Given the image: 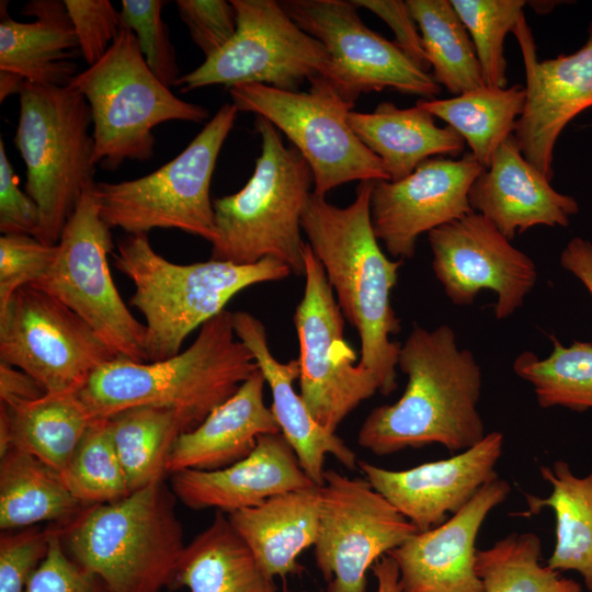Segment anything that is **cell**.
Listing matches in <instances>:
<instances>
[{
    "label": "cell",
    "mask_w": 592,
    "mask_h": 592,
    "mask_svg": "<svg viewBox=\"0 0 592 592\" xmlns=\"http://www.w3.org/2000/svg\"><path fill=\"white\" fill-rule=\"evenodd\" d=\"M428 239L433 272L454 305H471L480 291L490 289L501 320L523 305L536 283L533 260L479 213L433 229Z\"/></svg>",
    "instance_id": "cell-17"
},
{
    "label": "cell",
    "mask_w": 592,
    "mask_h": 592,
    "mask_svg": "<svg viewBox=\"0 0 592 592\" xmlns=\"http://www.w3.org/2000/svg\"><path fill=\"white\" fill-rule=\"evenodd\" d=\"M320 515V486L274 496L228 514L235 531L271 579L303 570L298 556L315 545Z\"/></svg>",
    "instance_id": "cell-27"
},
{
    "label": "cell",
    "mask_w": 592,
    "mask_h": 592,
    "mask_svg": "<svg viewBox=\"0 0 592 592\" xmlns=\"http://www.w3.org/2000/svg\"><path fill=\"white\" fill-rule=\"evenodd\" d=\"M115 357L77 314L32 285L0 310V362L29 374L45 394H77Z\"/></svg>",
    "instance_id": "cell-14"
},
{
    "label": "cell",
    "mask_w": 592,
    "mask_h": 592,
    "mask_svg": "<svg viewBox=\"0 0 592 592\" xmlns=\"http://www.w3.org/2000/svg\"><path fill=\"white\" fill-rule=\"evenodd\" d=\"M258 369L235 334L232 312L224 310L184 351L145 363L117 356L99 367L77 396L92 419L152 406L173 409L196 428Z\"/></svg>",
    "instance_id": "cell-3"
},
{
    "label": "cell",
    "mask_w": 592,
    "mask_h": 592,
    "mask_svg": "<svg viewBox=\"0 0 592 592\" xmlns=\"http://www.w3.org/2000/svg\"><path fill=\"white\" fill-rule=\"evenodd\" d=\"M14 144L26 166L25 192L38 207L36 238L57 244L83 192L95 184L92 117L82 93L25 81Z\"/></svg>",
    "instance_id": "cell-7"
},
{
    "label": "cell",
    "mask_w": 592,
    "mask_h": 592,
    "mask_svg": "<svg viewBox=\"0 0 592 592\" xmlns=\"http://www.w3.org/2000/svg\"><path fill=\"white\" fill-rule=\"evenodd\" d=\"M107 419L130 492L163 481L175 441L194 429L180 412L152 406L132 407Z\"/></svg>",
    "instance_id": "cell-34"
},
{
    "label": "cell",
    "mask_w": 592,
    "mask_h": 592,
    "mask_svg": "<svg viewBox=\"0 0 592 592\" xmlns=\"http://www.w3.org/2000/svg\"><path fill=\"white\" fill-rule=\"evenodd\" d=\"M550 340L553 351L546 358L530 351L517 355L515 374L533 386L542 408L592 409V343L574 341L565 346L554 335Z\"/></svg>",
    "instance_id": "cell-36"
},
{
    "label": "cell",
    "mask_w": 592,
    "mask_h": 592,
    "mask_svg": "<svg viewBox=\"0 0 592 592\" xmlns=\"http://www.w3.org/2000/svg\"><path fill=\"white\" fill-rule=\"evenodd\" d=\"M38 207L34 200L18 186L16 175L0 138V232L36 236Z\"/></svg>",
    "instance_id": "cell-46"
},
{
    "label": "cell",
    "mask_w": 592,
    "mask_h": 592,
    "mask_svg": "<svg viewBox=\"0 0 592 592\" xmlns=\"http://www.w3.org/2000/svg\"><path fill=\"white\" fill-rule=\"evenodd\" d=\"M540 476L551 491L539 498L526 494L527 511L538 514L548 508L555 514L556 544L546 565L556 571H576L592 592V471L579 477L565 460L540 466Z\"/></svg>",
    "instance_id": "cell-31"
},
{
    "label": "cell",
    "mask_w": 592,
    "mask_h": 592,
    "mask_svg": "<svg viewBox=\"0 0 592 592\" xmlns=\"http://www.w3.org/2000/svg\"><path fill=\"white\" fill-rule=\"evenodd\" d=\"M26 592H111L95 574L66 551L58 526H53L48 553L33 574Z\"/></svg>",
    "instance_id": "cell-45"
},
{
    "label": "cell",
    "mask_w": 592,
    "mask_h": 592,
    "mask_svg": "<svg viewBox=\"0 0 592 592\" xmlns=\"http://www.w3.org/2000/svg\"><path fill=\"white\" fill-rule=\"evenodd\" d=\"M173 587L191 592H276L273 579L220 511L185 545Z\"/></svg>",
    "instance_id": "cell-30"
},
{
    "label": "cell",
    "mask_w": 592,
    "mask_h": 592,
    "mask_svg": "<svg viewBox=\"0 0 592 592\" xmlns=\"http://www.w3.org/2000/svg\"><path fill=\"white\" fill-rule=\"evenodd\" d=\"M80 54L92 66L111 48L122 30V16L109 0H65Z\"/></svg>",
    "instance_id": "cell-43"
},
{
    "label": "cell",
    "mask_w": 592,
    "mask_h": 592,
    "mask_svg": "<svg viewBox=\"0 0 592 592\" xmlns=\"http://www.w3.org/2000/svg\"><path fill=\"white\" fill-rule=\"evenodd\" d=\"M502 451L503 434L493 431L456 455L409 469L390 470L365 460L357 466L376 491L424 532L445 522L498 477L496 465Z\"/></svg>",
    "instance_id": "cell-20"
},
{
    "label": "cell",
    "mask_w": 592,
    "mask_h": 592,
    "mask_svg": "<svg viewBox=\"0 0 592 592\" xmlns=\"http://www.w3.org/2000/svg\"><path fill=\"white\" fill-rule=\"evenodd\" d=\"M234 37L175 86L189 92L208 86L264 84L297 91L316 77L328 80L332 59L326 47L300 29L274 0H231Z\"/></svg>",
    "instance_id": "cell-12"
},
{
    "label": "cell",
    "mask_w": 592,
    "mask_h": 592,
    "mask_svg": "<svg viewBox=\"0 0 592 592\" xmlns=\"http://www.w3.org/2000/svg\"><path fill=\"white\" fill-rule=\"evenodd\" d=\"M482 169L466 153L460 159L430 158L399 181H373L376 238L397 260L412 259L419 236L474 212L469 191Z\"/></svg>",
    "instance_id": "cell-18"
},
{
    "label": "cell",
    "mask_w": 592,
    "mask_h": 592,
    "mask_svg": "<svg viewBox=\"0 0 592 592\" xmlns=\"http://www.w3.org/2000/svg\"><path fill=\"white\" fill-rule=\"evenodd\" d=\"M164 1L123 0L122 27L132 30L152 73L167 87L175 86L180 75L169 31L161 16Z\"/></svg>",
    "instance_id": "cell-40"
},
{
    "label": "cell",
    "mask_w": 592,
    "mask_h": 592,
    "mask_svg": "<svg viewBox=\"0 0 592 592\" xmlns=\"http://www.w3.org/2000/svg\"><path fill=\"white\" fill-rule=\"evenodd\" d=\"M44 395L43 388L29 374L0 362V405L15 406Z\"/></svg>",
    "instance_id": "cell-48"
},
{
    "label": "cell",
    "mask_w": 592,
    "mask_h": 592,
    "mask_svg": "<svg viewBox=\"0 0 592 592\" xmlns=\"http://www.w3.org/2000/svg\"><path fill=\"white\" fill-rule=\"evenodd\" d=\"M357 8L375 13L386 22L395 34L396 45L421 70L431 69L426 58L421 34L412 19L406 1L400 0H352Z\"/></svg>",
    "instance_id": "cell-47"
},
{
    "label": "cell",
    "mask_w": 592,
    "mask_h": 592,
    "mask_svg": "<svg viewBox=\"0 0 592 592\" xmlns=\"http://www.w3.org/2000/svg\"><path fill=\"white\" fill-rule=\"evenodd\" d=\"M53 526L2 531L0 535V592H26L45 559Z\"/></svg>",
    "instance_id": "cell-42"
},
{
    "label": "cell",
    "mask_w": 592,
    "mask_h": 592,
    "mask_svg": "<svg viewBox=\"0 0 592 592\" xmlns=\"http://www.w3.org/2000/svg\"><path fill=\"white\" fill-rule=\"evenodd\" d=\"M265 383L255 371L202 423L182 433L169 455L168 474L224 468L249 455L260 435L281 433L264 401Z\"/></svg>",
    "instance_id": "cell-25"
},
{
    "label": "cell",
    "mask_w": 592,
    "mask_h": 592,
    "mask_svg": "<svg viewBox=\"0 0 592 592\" xmlns=\"http://www.w3.org/2000/svg\"><path fill=\"white\" fill-rule=\"evenodd\" d=\"M285 12L317 38L332 59L329 81L349 102L362 93L392 89L432 100L440 94L429 72L417 67L396 45L366 26L357 7L345 0H282Z\"/></svg>",
    "instance_id": "cell-16"
},
{
    "label": "cell",
    "mask_w": 592,
    "mask_h": 592,
    "mask_svg": "<svg viewBox=\"0 0 592 592\" xmlns=\"http://www.w3.org/2000/svg\"><path fill=\"white\" fill-rule=\"evenodd\" d=\"M560 264L583 284L592 297V243L581 237L572 238L560 254Z\"/></svg>",
    "instance_id": "cell-49"
},
{
    "label": "cell",
    "mask_w": 592,
    "mask_h": 592,
    "mask_svg": "<svg viewBox=\"0 0 592 592\" xmlns=\"http://www.w3.org/2000/svg\"><path fill=\"white\" fill-rule=\"evenodd\" d=\"M175 499L160 481L56 525L68 555L111 592H160L173 587L185 548Z\"/></svg>",
    "instance_id": "cell-4"
},
{
    "label": "cell",
    "mask_w": 592,
    "mask_h": 592,
    "mask_svg": "<svg viewBox=\"0 0 592 592\" xmlns=\"http://www.w3.org/2000/svg\"><path fill=\"white\" fill-rule=\"evenodd\" d=\"M304 294L295 308L299 342L300 397L315 420L330 432L361 402L379 391L375 375L356 362L344 340V317L325 270L306 242Z\"/></svg>",
    "instance_id": "cell-13"
},
{
    "label": "cell",
    "mask_w": 592,
    "mask_h": 592,
    "mask_svg": "<svg viewBox=\"0 0 592 592\" xmlns=\"http://www.w3.org/2000/svg\"><path fill=\"white\" fill-rule=\"evenodd\" d=\"M115 266L134 284L130 306L145 318L148 362L180 352L186 337L225 310L239 292L286 278L291 267L266 258L253 264L209 260L177 264L158 254L148 235H127Z\"/></svg>",
    "instance_id": "cell-5"
},
{
    "label": "cell",
    "mask_w": 592,
    "mask_h": 592,
    "mask_svg": "<svg viewBox=\"0 0 592 592\" xmlns=\"http://www.w3.org/2000/svg\"><path fill=\"white\" fill-rule=\"evenodd\" d=\"M61 476L83 506L115 502L130 493L107 418L92 419Z\"/></svg>",
    "instance_id": "cell-38"
},
{
    "label": "cell",
    "mask_w": 592,
    "mask_h": 592,
    "mask_svg": "<svg viewBox=\"0 0 592 592\" xmlns=\"http://www.w3.org/2000/svg\"><path fill=\"white\" fill-rule=\"evenodd\" d=\"M525 104V88L482 87L443 100H419L415 105L444 121L471 150V156L488 168L498 148L513 135Z\"/></svg>",
    "instance_id": "cell-33"
},
{
    "label": "cell",
    "mask_w": 592,
    "mask_h": 592,
    "mask_svg": "<svg viewBox=\"0 0 592 592\" xmlns=\"http://www.w3.org/2000/svg\"><path fill=\"white\" fill-rule=\"evenodd\" d=\"M261 153L247 184L237 193L213 200L217 238L212 260L253 264L271 258L304 273L301 215L314 189L311 169L281 132L255 117Z\"/></svg>",
    "instance_id": "cell-6"
},
{
    "label": "cell",
    "mask_w": 592,
    "mask_h": 592,
    "mask_svg": "<svg viewBox=\"0 0 592 592\" xmlns=\"http://www.w3.org/2000/svg\"><path fill=\"white\" fill-rule=\"evenodd\" d=\"M372 569L377 580L376 592H401L399 568L390 556L382 557Z\"/></svg>",
    "instance_id": "cell-50"
},
{
    "label": "cell",
    "mask_w": 592,
    "mask_h": 592,
    "mask_svg": "<svg viewBox=\"0 0 592 592\" xmlns=\"http://www.w3.org/2000/svg\"><path fill=\"white\" fill-rule=\"evenodd\" d=\"M510 491V483L498 476L445 522L391 550L401 592H483L476 572V538L487 515Z\"/></svg>",
    "instance_id": "cell-21"
},
{
    "label": "cell",
    "mask_w": 592,
    "mask_h": 592,
    "mask_svg": "<svg viewBox=\"0 0 592 592\" xmlns=\"http://www.w3.org/2000/svg\"><path fill=\"white\" fill-rule=\"evenodd\" d=\"M311 486L315 483L282 433L260 435L249 455L224 468L171 474V490L184 505L227 514Z\"/></svg>",
    "instance_id": "cell-22"
},
{
    "label": "cell",
    "mask_w": 592,
    "mask_h": 592,
    "mask_svg": "<svg viewBox=\"0 0 592 592\" xmlns=\"http://www.w3.org/2000/svg\"><path fill=\"white\" fill-rule=\"evenodd\" d=\"M25 80L12 72L0 71V101L12 93H20Z\"/></svg>",
    "instance_id": "cell-51"
},
{
    "label": "cell",
    "mask_w": 592,
    "mask_h": 592,
    "mask_svg": "<svg viewBox=\"0 0 592 592\" xmlns=\"http://www.w3.org/2000/svg\"><path fill=\"white\" fill-rule=\"evenodd\" d=\"M19 22L7 14L0 22V71L12 72L39 86L66 87L75 79L79 42L65 1L34 0Z\"/></svg>",
    "instance_id": "cell-26"
},
{
    "label": "cell",
    "mask_w": 592,
    "mask_h": 592,
    "mask_svg": "<svg viewBox=\"0 0 592 592\" xmlns=\"http://www.w3.org/2000/svg\"><path fill=\"white\" fill-rule=\"evenodd\" d=\"M303 592H307V591H303Z\"/></svg>",
    "instance_id": "cell-52"
},
{
    "label": "cell",
    "mask_w": 592,
    "mask_h": 592,
    "mask_svg": "<svg viewBox=\"0 0 592 592\" xmlns=\"http://www.w3.org/2000/svg\"><path fill=\"white\" fill-rule=\"evenodd\" d=\"M237 113L235 104H224L181 153L145 177L95 183L105 224L127 235L173 228L213 243L217 231L210 181Z\"/></svg>",
    "instance_id": "cell-9"
},
{
    "label": "cell",
    "mask_w": 592,
    "mask_h": 592,
    "mask_svg": "<svg viewBox=\"0 0 592 592\" xmlns=\"http://www.w3.org/2000/svg\"><path fill=\"white\" fill-rule=\"evenodd\" d=\"M57 244H47L31 235L0 237V310L23 286L37 282L50 267Z\"/></svg>",
    "instance_id": "cell-41"
},
{
    "label": "cell",
    "mask_w": 592,
    "mask_h": 592,
    "mask_svg": "<svg viewBox=\"0 0 592 592\" xmlns=\"http://www.w3.org/2000/svg\"><path fill=\"white\" fill-rule=\"evenodd\" d=\"M432 69V78L456 95L485 87L471 38L451 0H407Z\"/></svg>",
    "instance_id": "cell-35"
},
{
    "label": "cell",
    "mask_w": 592,
    "mask_h": 592,
    "mask_svg": "<svg viewBox=\"0 0 592 592\" xmlns=\"http://www.w3.org/2000/svg\"><path fill=\"white\" fill-rule=\"evenodd\" d=\"M232 326L236 337L252 353L269 384L271 411L310 480L317 486L323 483L325 459L329 454L344 467L354 469L358 460L353 449L334 432L320 425L295 391L294 380L299 378L298 360L286 363L276 360L270 350L264 325L250 312H232Z\"/></svg>",
    "instance_id": "cell-24"
},
{
    "label": "cell",
    "mask_w": 592,
    "mask_h": 592,
    "mask_svg": "<svg viewBox=\"0 0 592 592\" xmlns=\"http://www.w3.org/2000/svg\"><path fill=\"white\" fill-rule=\"evenodd\" d=\"M94 185L83 192L64 227L53 264L32 286L77 314L117 356L145 363L146 327L113 282L107 262L113 239L100 216Z\"/></svg>",
    "instance_id": "cell-11"
},
{
    "label": "cell",
    "mask_w": 592,
    "mask_h": 592,
    "mask_svg": "<svg viewBox=\"0 0 592 592\" xmlns=\"http://www.w3.org/2000/svg\"><path fill=\"white\" fill-rule=\"evenodd\" d=\"M175 5L205 59L218 53L237 31V14L230 1L178 0Z\"/></svg>",
    "instance_id": "cell-44"
},
{
    "label": "cell",
    "mask_w": 592,
    "mask_h": 592,
    "mask_svg": "<svg viewBox=\"0 0 592 592\" xmlns=\"http://www.w3.org/2000/svg\"><path fill=\"white\" fill-rule=\"evenodd\" d=\"M418 532L366 479L325 470L314 546L327 592H366L368 569Z\"/></svg>",
    "instance_id": "cell-15"
},
{
    "label": "cell",
    "mask_w": 592,
    "mask_h": 592,
    "mask_svg": "<svg viewBox=\"0 0 592 592\" xmlns=\"http://www.w3.org/2000/svg\"><path fill=\"white\" fill-rule=\"evenodd\" d=\"M512 32L519 39L526 73L525 104L513 136L524 158L551 180L558 137L570 121L592 106V22L581 48L543 61L536 59L525 18Z\"/></svg>",
    "instance_id": "cell-19"
},
{
    "label": "cell",
    "mask_w": 592,
    "mask_h": 592,
    "mask_svg": "<svg viewBox=\"0 0 592 592\" xmlns=\"http://www.w3.org/2000/svg\"><path fill=\"white\" fill-rule=\"evenodd\" d=\"M86 98L92 117L94 163L107 169L148 160L161 123H200L208 111L175 96L149 69L132 30L122 27L107 53L71 82Z\"/></svg>",
    "instance_id": "cell-8"
},
{
    "label": "cell",
    "mask_w": 592,
    "mask_h": 592,
    "mask_svg": "<svg viewBox=\"0 0 592 592\" xmlns=\"http://www.w3.org/2000/svg\"><path fill=\"white\" fill-rule=\"evenodd\" d=\"M91 421L75 392L45 394L10 407L0 405V456L11 447L19 448L61 474Z\"/></svg>",
    "instance_id": "cell-29"
},
{
    "label": "cell",
    "mask_w": 592,
    "mask_h": 592,
    "mask_svg": "<svg viewBox=\"0 0 592 592\" xmlns=\"http://www.w3.org/2000/svg\"><path fill=\"white\" fill-rule=\"evenodd\" d=\"M542 543L532 532L512 533L477 550L483 592H583L580 583L539 562Z\"/></svg>",
    "instance_id": "cell-37"
},
{
    "label": "cell",
    "mask_w": 592,
    "mask_h": 592,
    "mask_svg": "<svg viewBox=\"0 0 592 592\" xmlns=\"http://www.w3.org/2000/svg\"><path fill=\"white\" fill-rule=\"evenodd\" d=\"M309 83L306 92L237 84L229 88V94L238 111L264 117L291 140L311 169L314 194L326 196L356 180H390L380 159L349 125L354 104L322 76Z\"/></svg>",
    "instance_id": "cell-10"
},
{
    "label": "cell",
    "mask_w": 592,
    "mask_h": 592,
    "mask_svg": "<svg viewBox=\"0 0 592 592\" xmlns=\"http://www.w3.org/2000/svg\"><path fill=\"white\" fill-rule=\"evenodd\" d=\"M468 198L509 240L535 226L567 227L579 212L572 196L557 192L524 158L513 135L475 179Z\"/></svg>",
    "instance_id": "cell-23"
},
{
    "label": "cell",
    "mask_w": 592,
    "mask_h": 592,
    "mask_svg": "<svg viewBox=\"0 0 592 592\" xmlns=\"http://www.w3.org/2000/svg\"><path fill=\"white\" fill-rule=\"evenodd\" d=\"M434 118L418 105L400 109L388 101L371 113L351 111L348 115L350 127L380 159L389 181L402 180L432 156L454 157L464 151V139L452 127L437 126Z\"/></svg>",
    "instance_id": "cell-28"
},
{
    "label": "cell",
    "mask_w": 592,
    "mask_h": 592,
    "mask_svg": "<svg viewBox=\"0 0 592 592\" xmlns=\"http://www.w3.org/2000/svg\"><path fill=\"white\" fill-rule=\"evenodd\" d=\"M397 367L406 374L402 396L374 408L357 433L361 447L377 456L440 444L463 452L486 435L478 411L481 369L474 354L459 349L447 325L414 326L400 344Z\"/></svg>",
    "instance_id": "cell-1"
},
{
    "label": "cell",
    "mask_w": 592,
    "mask_h": 592,
    "mask_svg": "<svg viewBox=\"0 0 592 592\" xmlns=\"http://www.w3.org/2000/svg\"><path fill=\"white\" fill-rule=\"evenodd\" d=\"M0 458L2 531L42 522L64 525L84 508L71 494L61 474L34 455L11 447Z\"/></svg>",
    "instance_id": "cell-32"
},
{
    "label": "cell",
    "mask_w": 592,
    "mask_h": 592,
    "mask_svg": "<svg viewBox=\"0 0 592 592\" xmlns=\"http://www.w3.org/2000/svg\"><path fill=\"white\" fill-rule=\"evenodd\" d=\"M465 25L480 65L486 87L505 88L503 42L524 18V0H451Z\"/></svg>",
    "instance_id": "cell-39"
},
{
    "label": "cell",
    "mask_w": 592,
    "mask_h": 592,
    "mask_svg": "<svg viewBox=\"0 0 592 592\" xmlns=\"http://www.w3.org/2000/svg\"><path fill=\"white\" fill-rule=\"evenodd\" d=\"M373 181L360 182L354 201L339 207L311 193L301 215V229L322 265L337 303L361 341L360 364L378 380L379 392L397 388L400 331L391 306L402 260H390L376 238L371 218Z\"/></svg>",
    "instance_id": "cell-2"
}]
</instances>
